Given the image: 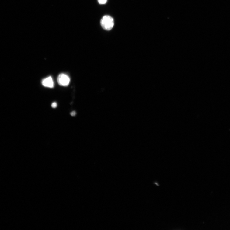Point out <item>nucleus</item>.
<instances>
[{
    "label": "nucleus",
    "instance_id": "obj_1",
    "mask_svg": "<svg viewBox=\"0 0 230 230\" xmlns=\"http://www.w3.org/2000/svg\"><path fill=\"white\" fill-rule=\"evenodd\" d=\"M100 24L102 28L105 30H111L114 26L113 19L110 16H105L101 19Z\"/></svg>",
    "mask_w": 230,
    "mask_h": 230
},
{
    "label": "nucleus",
    "instance_id": "obj_2",
    "mask_svg": "<svg viewBox=\"0 0 230 230\" xmlns=\"http://www.w3.org/2000/svg\"><path fill=\"white\" fill-rule=\"evenodd\" d=\"M57 81L60 85L67 86L69 84L70 79L67 75L64 74H61L58 77Z\"/></svg>",
    "mask_w": 230,
    "mask_h": 230
},
{
    "label": "nucleus",
    "instance_id": "obj_3",
    "mask_svg": "<svg viewBox=\"0 0 230 230\" xmlns=\"http://www.w3.org/2000/svg\"><path fill=\"white\" fill-rule=\"evenodd\" d=\"M42 84L44 86L50 88H53L54 86V82L51 76L43 79Z\"/></svg>",
    "mask_w": 230,
    "mask_h": 230
},
{
    "label": "nucleus",
    "instance_id": "obj_4",
    "mask_svg": "<svg viewBox=\"0 0 230 230\" xmlns=\"http://www.w3.org/2000/svg\"><path fill=\"white\" fill-rule=\"evenodd\" d=\"M99 3L101 4H106L107 0H98Z\"/></svg>",
    "mask_w": 230,
    "mask_h": 230
},
{
    "label": "nucleus",
    "instance_id": "obj_5",
    "mask_svg": "<svg viewBox=\"0 0 230 230\" xmlns=\"http://www.w3.org/2000/svg\"><path fill=\"white\" fill-rule=\"evenodd\" d=\"M51 106H52V107L53 108H55L57 107V103L56 102H53V103H52V105H51Z\"/></svg>",
    "mask_w": 230,
    "mask_h": 230
},
{
    "label": "nucleus",
    "instance_id": "obj_6",
    "mask_svg": "<svg viewBox=\"0 0 230 230\" xmlns=\"http://www.w3.org/2000/svg\"><path fill=\"white\" fill-rule=\"evenodd\" d=\"M76 113L75 111H73L72 112H71V113H70V115H71V116L73 117L75 116V115H76Z\"/></svg>",
    "mask_w": 230,
    "mask_h": 230
}]
</instances>
